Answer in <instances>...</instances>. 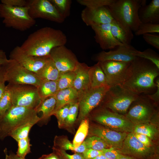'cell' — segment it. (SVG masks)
Returning <instances> with one entry per match:
<instances>
[{"mask_svg":"<svg viewBox=\"0 0 159 159\" xmlns=\"http://www.w3.org/2000/svg\"><path fill=\"white\" fill-rule=\"evenodd\" d=\"M114 0H77L80 4L85 6L86 7L94 9L104 6H107L111 4Z\"/></svg>","mask_w":159,"mask_h":159,"instance_id":"obj_41","label":"cell"},{"mask_svg":"<svg viewBox=\"0 0 159 159\" xmlns=\"http://www.w3.org/2000/svg\"><path fill=\"white\" fill-rule=\"evenodd\" d=\"M12 106L10 91L7 85L0 100V120Z\"/></svg>","mask_w":159,"mask_h":159,"instance_id":"obj_35","label":"cell"},{"mask_svg":"<svg viewBox=\"0 0 159 159\" xmlns=\"http://www.w3.org/2000/svg\"><path fill=\"white\" fill-rule=\"evenodd\" d=\"M159 33V24L151 23H141L138 30L135 32L136 36L147 34Z\"/></svg>","mask_w":159,"mask_h":159,"instance_id":"obj_39","label":"cell"},{"mask_svg":"<svg viewBox=\"0 0 159 159\" xmlns=\"http://www.w3.org/2000/svg\"><path fill=\"white\" fill-rule=\"evenodd\" d=\"M9 57L25 68L35 73L43 67L49 58V56L38 57L28 55L24 52L18 46L11 51Z\"/></svg>","mask_w":159,"mask_h":159,"instance_id":"obj_15","label":"cell"},{"mask_svg":"<svg viewBox=\"0 0 159 159\" xmlns=\"http://www.w3.org/2000/svg\"><path fill=\"white\" fill-rule=\"evenodd\" d=\"M143 37L147 43L159 50V34H147L143 35Z\"/></svg>","mask_w":159,"mask_h":159,"instance_id":"obj_43","label":"cell"},{"mask_svg":"<svg viewBox=\"0 0 159 159\" xmlns=\"http://www.w3.org/2000/svg\"><path fill=\"white\" fill-rule=\"evenodd\" d=\"M75 77L74 71H69L60 72L57 81L58 91L66 88L72 87Z\"/></svg>","mask_w":159,"mask_h":159,"instance_id":"obj_32","label":"cell"},{"mask_svg":"<svg viewBox=\"0 0 159 159\" xmlns=\"http://www.w3.org/2000/svg\"><path fill=\"white\" fill-rule=\"evenodd\" d=\"M117 159H135L130 156L124 155L121 153H119Z\"/></svg>","mask_w":159,"mask_h":159,"instance_id":"obj_55","label":"cell"},{"mask_svg":"<svg viewBox=\"0 0 159 159\" xmlns=\"http://www.w3.org/2000/svg\"><path fill=\"white\" fill-rule=\"evenodd\" d=\"M92 159H107L103 154L100 155Z\"/></svg>","mask_w":159,"mask_h":159,"instance_id":"obj_56","label":"cell"},{"mask_svg":"<svg viewBox=\"0 0 159 159\" xmlns=\"http://www.w3.org/2000/svg\"><path fill=\"white\" fill-rule=\"evenodd\" d=\"M0 17L5 26L21 31L26 30L35 24L27 7H12L0 4Z\"/></svg>","mask_w":159,"mask_h":159,"instance_id":"obj_5","label":"cell"},{"mask_svg":"<svg viewBox=\"0 0 159 159\" xmlns=\"http://www.w3.org/2000/svg\"><path fill=\"white\" fill-rule=\"evenodd\" d=\"M70 105V103H69L64 105L56 111L53 114L57 119L58 126L59 128L64 127L68 113Z\"/></svg>","mask_w":159,"mask_h":159,"instance_id":"obj_42","label":"cell"},{"mask_svg":"<svg viewBox=\"0 0 159 159\" xmlns=\"http://www.w3.org/2000/svg\"><path fill=\"white\" fill-rule=\"evenodd\" d=\"M55 96L56 103L54 112L64 105L78 100V92L70 87L58 91Z\"/></svg>","mask_w":159,"mask_h":159,"instance_id":"obj_25","label":"cell"},{"mask_svg":"<svg viewBox=\"0 0 159 159\" xmlns=\"http://www.w3.org/2000/svg\"><path fill=\"white\" fill-rule=\"evenodd\" d=\"M40 120V117H36L19 126L9 134L10 136L17 141L18 140L28 137L30 129L33 126Z\"/></svg>","mask_w":159,"mask_h":159,"instance_id":"obj_30","label":"cell"},{"mask_svg":"<svg viewBox=\"0 0 159 159\" xmlns=\"http://www.w3.org/2000/svg\"><path fill=\"white\" fill-rule=\"evenodd\" d=\"M111 31L114 37L125 46L130 45L134 35L132 31L114 20L111 23Z\"/></svg>","mask_w":159,"mask_h":159,"instance_id":"obj_23","label":"cell"},{"mask_svg":"<svg viewBox=\"0 0 159 159\" xmlns=\"http://www.w3.org/2000/svg\"><path fill=\"white\" fill-rule=\"evenodd\" d=\"M67 42L66 36L62 31L46 26L29 35L20 47L28 55L43 57L49 56L54 48L65 45Z\"/></svg>","mask_w":159,"mask_h":159,"instance_id":"obj_2","label":"cell"},{"mask_svg":"<svg viewBox=\"0 0 159 159\" xmlns=\"http://www.w3.org/2000/svg\"><path fill=\"white\" fill-rule=\"evenodd\" d=\"M159 69L149 60L138 57L131 62L121 86L136 94L153 93Z\"/></svg>","mask_w":159,"mask_h":159,"instance_id":"obj_1","label":"cell"},{"mask_svg":"<svg viewBox=\"0 0 159 159\" xmlns=\"http://www.w3.org/2000/svg\"><path fill=\"white\" fill-rule=\"evenodd\" d=\"M85 159H92L98 155L102 154V151L87 149L82 153Z\"/></svg>","mask_w":159,"mask_h":159,"instance_id":"obj_48","label":"cell"},{"mask_svg":"<svg viewBox=\"0 0 159 159\" xmlns=\"http://www.w3.org/2000/svg\"><path fill=\"white\" fill-rule=\"evenodd\" d=\"M5 82L12 85L27 84L37 87L40 80L36 74L25 68L15 60L9 59L4 64Z\"/></svg>","mask_w":159,"mask_h":159,"instance_id":"obj_10","label":"cell"},{"mask_svg":"<svg viewBox=\"0 0 159 159\" xmlns=\"http://www.w3.org/2000/svg\"><path fill=\"white\" fill-rule=\"evenodd\" d=\"M90 68L85 63L79 62L74 71L75 77L72 87L78 92L90 87L88 74Z\"/></svg>","mask_w":159,"mask_h":159,"instance_id":"obj_22","label":"cell"},{"mask_svg":"<svg viewBox=\"0 0 159 159\" xmlns=\"http://www.w3.org/2000/svg\"><path fill=\"white\" fill-rule=\"evenodd\" d=\"M90 88H95L108 85L105 75L99 62L90 67L89 72Z\"/></svg>","mask_w":159,"mask_h":159,"instance_id":"obj_24","label":"cell"},{"mask_svg":"<svg viewBox=\"0 0 159 159\" xmlns=\"http://www.w3.org/2000/svg\"><path fill=\"white\" fill-rule=\"evenodd\" d=\"M74 138L73 144L78 148L84 141L89 131V120L87 117L82 120Z\"/></svg>","mask_w":159,"mask_h":159,"instance_id":"obj_31","label":"cell"},{"mask_svg":"<svg viewBox=\"0 0 159 159\" xmlns=\"http://www.w3.org/2000/svg\"><path fill=\"white\" fill-rule=\"evenodd\" d=\"M132 132L145 135L152 140L155 138L158 130L155 126L148 123L134 125Z\"/></svg>","mask_w":159,"mask_h":159,"instance_id":"obj_33","label":"cell"},{"mask_svg":"<svg viewBox=\"0 0 159 159\" xmlns=\"http://www.w3.org/2000/svg\"><path fill=\"white\" fill-rule=\"evenodd\" d=\"M7 85L10 91L12 106L35 109L40 103L41 100L35 86L9 84Z\"/></svg>","mask_w":159,"mask_h":159,"instance_id":"obj_9","label":"cell"},{"mask_svg":"<svg viewBox=\"0 0 159 159\" xmlns=\"http://www.w3.org/2000/svg\"><path fill=\"white\" fill-rule=\"evenodd\" d=\"M94 32L95 41L103 50H112L119 46L124 45L113 36L111 31V23L91 26Z\"/></svg>","mask_w":159,"mask_h":159,"instance_id":"obj_19","label":"cell"},{"mask_svg":"<svg viewBox=\"0 0 159 159\" xmlns=\"http://www.w3.org/2000/svg\"><path fill=\"white\" fill-rule=\"evenodd\" d=\"M37 88L41 101L49 97L55 95L58 91L57 81L40 80Z\"/></svg>","mask_w":159,"mask_h":159,"instance_id":"obj_29","label":"cell"},{"mask_svg":"<svg viewBox=\"0 0 159 159\" xmlns=\"http://www.w3.org/2000/svg\"><path fill=\"white\" fill-rule=\"evenodd\" d=\"M26 7L33 19L40 18L58 23L64 22L65 19L49 0H27Z\"/></svg>","mask_w":159,"mask_h":159,"instance_id":"obj_12","label":"cell"},{"mask_svg":"<svg viewBox=\"0 0 159 159\" xmlns=\"http://www.w3.org/2000/svg\"><path fill=\"white\" fill-rule=\"evenodd\" d=\"M89 131L93 135L97 136L103 139L111 147L118 150L121 148L123 142L128 134L126 132L116 131L100 125L89 127Z\"/></svg>","mask_w":159,"mask_h":159,"instance_id":"obj_16","label":"cell"},{"mask_svg":"<svg viewBox=\"0 0 159 159\" xmlns=\"http://www.w3.org/2000/svg\"><path fill=\"white\" fill-rule=\"evenodd\" d=\"M134 133L137 138L144 145L148 147H151L152 143L151 140L148 136L141 134Z\"/></svg>","mask_w":159,"mask_h":159,"instance_id":"obj_49","label":"cell"},{"mask_svg":"<svg viewBox=\"0 0 159 159\" xmlns=\"http://www.w3.org/2000/svg\"><path fill=\"white\" fill-rule=\"evenodd\" d=\"M1 3L12 7H25L26 5L25 0H1Z\"/></svg>","mask_w":159,"mask_h":159,"instance_id":"obj_45","label":"cell"},{"mask_svg":"<svg viewBox=\"0 0 159 159\" xmlns=\"http://www.w3.org/2000/svg\"><path fill=\"white\" fill-rule=\"evenodd\" d=\"M150 100L146 95H140L131 105L125 115L134 125L148 123L156 111Z\"/></svg>","mask_w":159,"mask_h":159,"instance_id":"obj_11","label":"cell"},{"mask_svg":"<svg viewBox=\"0 0 159 159\" xmlns=\"http://www.w3.org/2000/svg\"><path fill=\"white\" fill-rule=\"evenodd\" d=\"M134 55L150 60L159 69V55L152 49L148 48L142 52L137 50Z\"/></svg>","mask_w":159,"mask_h":159,"instance_id":"obj_37","label":"cell"},{"mask_svg":"<svg viewBox=\"0 0 159 159\" xmlns=\"http://www.w3.org/2000/svg\"><path fill=\"white\" fill-rule=\"evenodd\" d=\"M99 62L110 87L121 85L131 62L107 60Z\"/></svg>","mask_w":159,"mask_h":159,"instance_id":"obj_14","label":"cell"},{"mask_svg":"<svg viewBox=\"0 0 159 159\" xmlns=\"http://www.w3.org/2000/svg\"><path fill=\"white\" fill-rule=\"evenodd\" d=\"M53 148L65 151L71 150L75 153H81L87 149L85 141L78 148H75L67 138L57 136L54 138Z\"/></svg>","mask_w":159,"mask_h":159,"instance_id":"obj_27","label":"cell"},{"mask_svg":"<svg viewBox=\"0 0 159 159\" xmlns=\"http://www.w3.org/2000/svg\"><path fill=\"white\" fill-rule=\"evenodd\" d=\"M52 149L53 151L58 154L63 159H85L81 153H75L71 155L63 150L53 148Z\"/></svg>","mask_w":159,"mask_h":159,"instance_id":"obj_44","label":"cell"},{"mask_svg":"<svg viewBox=\"0 0 159 159\" xmlns=\"http://www.w3.org/2000/svg\"><path fill=\"white\" fill-rule=\"evenodd\" d=\"M102 154L107 159H117L120 153L118 150L112 147L105 149L102 150Z\"/></svg>","mask_w":159,"mask_h":159,"instance_id":"obj_46","label":"cell"},{"mask_svg":"<svg viewBox=\"0 0 159 159\" xmlns=\"http://www.w3.org/2000/svg\"><path fill=\"white\" fill-rule=\"evenodd\" d=\"M8 59L5 52L0 49V67L4 64Z\"/></svg>","mask_w":159,"mask_h":159,"instance_id":"obj_52","label":"cell"},{"mask_svg":"<svg viewBox=\"0 0 159 159\" xmlns=\"http://www.w3.org/2000/svg\"><path fill=\"white\" fill-rule=\"evenodd\" d=\"M92 115L94 120L110 129L128 133L133 132L134 125L125 115L104 107L95 111Z\"/></svg>","mask_w":159,"mask_h":159,"instance_id":"obj_7","label":"cell"},{"mask_svg":"<svg viewBox=\"0 0 159 159\" xmlns=\"http://www.w3.org/2000/svg\"><path fill=\"white\" fill-rule=\"evenodd\" d=\"M146 2V0H114L107 7L114 20L135 32L142 23L139 10Z\"/></svg>","mask_w":159,"mask_h":159,"instance_id":"obj_3","label":"cell"},{"mask_svg":"<svg viewBox=\"0 0 159 159\" xmlns=\"http://www.w3.org/2000/svg\"><path fill=\"white\" fill-rule=\"evenodd\" d=\"M55 6L65 19L69 16L72 1L70 0H49Z\"/></svg>","mask_w":159,"mask_h":159,"instance_id":"obj_38","label":"cell"},{"mask_svg":"<svg viewBox=\"0 0 159 159\" xmlns=\"http://www.w3.org/2000/svg\"><path fill=\"white\" fill-rule=\"evenodd\" d=\"M118 150L120 153L143 157L150 154L152 149L151 147L146 146L140 142L132 132L128 133L121 148Z\"/></svg>","mask_w":159,"mask_h":159,"instance_id":"obj_20","label":"cell"},{"mask_svg":"<svg viewBox=\"0 0 159 159\" xmlns=\"http://www.w3.org/2000/svg\"><path fill=\"white\" fill-rule=\"evenodd\" d=\"M139 96L120 85L114 86L110 87L102 102L104 107L125 115L131 104Z\"/></svg>","mask_w":159,"mask_h":159,"instance_id":"obj_6","label":"cell"},{"mask_svg":"<svg viewBox=\"0 0 159 159\" xmlns=\"http://www.w3.org/2000/svg\"><path fill=\"white\" fill-rule=\"evenodd\" d=\"M4 152L5 155L4 159H25L18 156L12 152H8L6 148L4 149Z\"/></svg>","mask_w":159,"mask_h":159,"instance_id":"obj_51","label":"cell"},{"mask_svg":"<svg viewBox=\"0 0 159 159\" xmlns=\"http://www.w3.org/2000/svg\"><path fill=\"white\" fill-rule=\"evenodd\" d=\"M70 107L64 127H69L74 123L79 112V103L77 100L70 103Z\"/></svg>","mask_w":159,"mask_h":159,"instance_id":"obj_36","label":"cell"},{"mask_svg":"<svg viewBox=\"0 0 159 159\" xmlns=\"http://www.w3.org/2000/svg\"><path fill=\"white\" fill-rule=\"evenodd\" d=\"M5 82L0 83V100L2 97L6 89V85Z\"/></svg>","mask_w":159,"mask_h":159,"instance_id":"obj_54","label":"cell"},{"mask_svg":"<svg viewBox=\"0 0 159 159\" xmlns=\"http://www.w3.org/2000/svg\"><path fill=\"white\" fill-rule=\"evenodd\" d=\"M156 86V91L152 94L145 95L155 104H158L159 101V78L157 77L155 80Z\"/></svg>","mask_w":159,"mask_h":159,"instance_id":"obj_47","label":"cell"},{"mask_svg":"<svg viewBox=\"0 0 159 159\" xmlns=\"http://www.w3.org/2000/svg\"><path fill=\"white\" fill-rule=\"evenodd\" d=\"M108 52L102 51L95 56L94 60L97 62L107 60L131 62L135 58L134 54L137 50L131 45L119 46Z\"/></svg>","mask_w":159,"mask_h":159,"instance_id":"obj_17","label":"cell"},{"mask_svg":"<svg viewBox=\"0 0 159 159\" xmlns=\"http://www.w3.org/2000/svg\"><path fill=\"white\" fill-rule=\"evenodd\" d=\"M49 56L60 72L74 71L79 62L75 54L65 45L54 48Z\"/></svg>","mask_w":159,"mask_h":159,"instance_id":"obj_13","label":"cell"},{"mask_svg":"<svg viewBox=\"0 0 159 159\" xmlns=\"http://www.w3.org/2000/svg\"><path fill=\"white\" fill-rule=\"evenodd\" d=\"M37 159H63L56 153L53 151L52 153L42 155Z\"/></svg>","mask_w":159,"mask_h":159,"instance_id":"obj_50","label":"cell"},{"mask_svg":"<svg viewBox=\"0 0 159 159\" xmlns=\"http://www.w3.org/2000/svg\"><path fill=\"white\" fill-rule=\"evenodd\" d=\"M87 149L102 151L105 149L111 147L110 145L101 138L93 135L84 140Z\"/></svg>","mask_w":159,"mask_h":159,"instance_id":"obj_34","label":"cell"},{"mask_svg":"<svg viewBox=\"0 0 159 159\" xmlns=\"http://www.w3.org/2000/svg\"><path fill=\"white\" fill-rule=\"evenodd\" d=\"M138 16L142 23L159 24V0H153L148 4L142 6Z\"/></svg>","mask_w":159,"mask_h":159,"instance_id":"obj_21","label":"cell"},{"mask_svg":"<svg viewBox=\"0 0 159 159\" xmlns=\"http://www.w3.org/2000/svg\"><path fill=\"white\" fill-rule=\"evenodd\" d=\"M35 74L40 80L57 81L59 76L60 72L49 57L43 67Z\"/></svg>","mask_w":159,"mask_h":159,"instance_id":"obj_26","label":"cell"},{"mask_svg":"<svg viewBox=\"0 0 159 159\" xmlns=\"http://www.w3.org/2000/svg\"><path fill=\"white\" fill-rule=\"evenodd\" d=\"M18 148L16 154L18 156L25 159L26 155L31 152L30 139L29 137L22 138L17 141Z\"/></svg>","mask_w":159,"mask_h":159,"instance_id":"obj_40","label":"cell"},{"mask_svg":"<svg viewBox=\"0 0 159 159\" xmlns=\"http://www.w3.org/2000/svg\"><path fill=\"white\" fill-rule=\"evenodd\" d=\"M56 101L55 95L49 97L41 101L35 109L37 113L41 112L40 121L47 120L53 115L56 105Z\"/></svg>","mask_w":159,"mask_h":159,"instance_id":"obj_28","label":"cell"},{"mask_svg":"<svg viewBox=\"0 0 159 159\" xmlns=\"http://www.w3.org/2000/svg\"><path fill=\"white\" fill-rule=\"evenodd\" d=\"M34 109L12 106L0 120V139L3 140L16 127L38 117Z\"/></svg>","mask_w":159,"mask_h":159,"instance_id":"obj_4","label":"cell"},{"mask_svg":"<svg viewBox=\"0 0 159 159\" xmlns=\"http://www.w3.org/2000/svg\"><path fill=\"white\" fill-rule=\"evenodd\" d=\"M5 71L4 64L0 67V83L5 82Z\"/></svg>","mask_w":159,"mask_h":159,"instance_id":"obj_53","label":"cell"},{"mask_svg":"<svg viewBox=\"0 0 159 159\" xmlns=\"http://www.w3.org/2000/svg\"><path fill=\"white\" fill-rule=\"evenodd\" d=\"M110 87L106 86L89 88L78 92L79 121L87 117L91 112L101 103Z\"/></svg>","mask_w":159,"mask_h":159,"instance_id":"obj_8","label":"cell"},{"mask_svg":"<svg viewBox=\"0 0 159 159\" xmlns=\"http://www.w3.org/2000/svg\"><path fill=\"white\" fill-rule=\"evenodd\" d=\"M81 17L86 25L90 26L111 23L114 20L107 6L94 9L85 7L81 12Z\"/></svg>","mask_w":159,"mask_h":159,"instance_id":"obj_18","label":"cell"}]
</instances>
